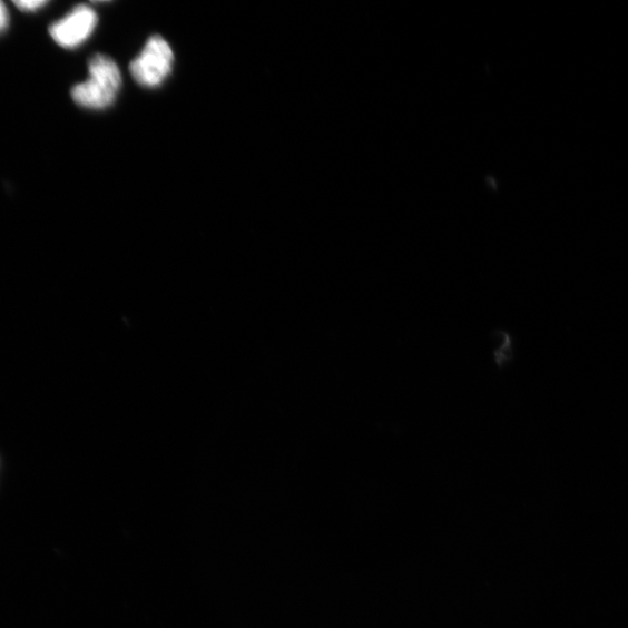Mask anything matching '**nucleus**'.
I'll use <instances>...</instances> for the list:
<instances>
[{
	"label": "nucleus",
	"instance_id": "nucleus-1",
	"mask_svg": "<svg viewBox=\"0 0 628 628\" xmlns=\"http://www.w3.org/2000/svg\"><path fill=\"white\" fill-rule=\"evenodd\" d=\"M90 77L72 89V98L87 109H105L111 105L121 86V73L109 57L96 56L89 66Z\"/></svg>",
	"mask_w": 628,
	"mask_h": 628
},
{
	"label": "nucleus",
	"instance_id": "nucleus-4",
	"mask_svg": "<svg viewBox=\"0 0 628 628\" xmlns=\"http://www.w3.org/2000/svg\"><path fill=\"white\" fill-rule=\"evenodd\" d=\"M46 4V2H40V0H22V2H17L16 6L20 9V10H24V11H36L39 8L43 7Z\"/></svg>",
	"mask_w": 628,
	"mask_h": 628
},
{
	"label": "nucleus",
	"instance_id": "nucleus-2",
	"mask_svg": "<svg viewBox=\"0 0 628 628\" xmlns=\"http://www.w3.org/2000/svg\"><path fill=\"white\" fill-rule=\"evenodd\" d=\"M174 63V52L161 37H153L141 55L130 63L135 80L147 88L160 86L169 76Z\"/></svg>",
	"mask_w": 628,
	"mask_h": 628
},
{
	"label": "nucleus",
	"instance_id": "nucleus-5",
	"mask_svg": "<svg viewBox=\"0 0 628 628\" xmlns=\"http://www.w3.org/2000/svg\"><path fill=\"white\" fill-rule=\"evenodd\" d=\"M9 16L6 6L0 2V32L4 31L8 24Z\"/></svg>",
	"mask_w": 628,
	"mask_h": 628
},
{
	"label": "nucleus",
	"instance_id": "nucleus-3",
	"mask_svg": "<svg viewBox=\"0 0 628 628\" xmlns=\"http://www.w3.org/2000/svg\"><path fill=\"white\" fill-rule=\"evenodd\" d=\"M97 24L96 12L88 7H77L71 13L50 28L51 38L60 46L73 48L84 43Z\"/></svg>",
	"mask_w": 628,
	"mask_h": 628
}]
</instances>
